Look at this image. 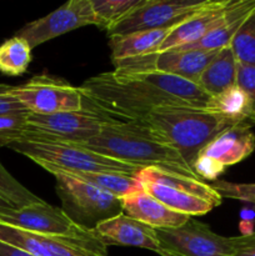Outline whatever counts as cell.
Returning a JSON list of instances; mask_svg holds the SVG:
<instances>
[{
    "label": "cell",
    "instance_id": "6da1fadb",
    "mask_svg": "<svg viewBox=\"0 0 255 256\" xmlns=\"http://www.w3.org/2000/svg\"><path fill=\"white\" fill-rule=\"evenodd\" d=\"M89 106L118 122H142L164 106L205 108L212 96L199 85L158 72L115 69L79 86Z\"/></svg>",
    "mask_w": 255,
    "mask_h": 256
},
{
    "label": "cell",
    "instance_id": "7a4b0ae2",
    "mask_svg": "<svg viewBox=\"0 0 255 256\" xmlns=\"http://www.w3.org/2000/svg\"><path fill=\"white\" fill-rule=\"evenodd\" d=\"M78 145L139 168L155 166L200 179L179 152L155 139L139 122L115 120L99 135Z\"/></svg>",
    "mask_w": 255,
    "mask_h": 256
},
{
    "label": "cell",
    "instance_id": "3957f363",
    "mask_svg": "<svg viewBox=\"0 0 255 256\" xmlns=\"http://www.w3.org/2000/svg\"><path fill=\"white\" fill-rule=\"evenodd\" d=\"M142 125L162 144L168 145L192 164L214 138L234 125L205 108L164 106L150 112Z\"/></svg>",
    "mask_w": 255,
    "mask_h": 256
},
{
    "label": "cell",
    "instance_id": "277c9868",
    "mask_svg": "<svg viewBox=\"0 0 255 256\" xmlns=\"http://www.w3.org/2000/svg\"><path fill=\"white\" fill-rule=\"evenodd\" d=\"M134 176L155 199L192 218L208 214L222 202V198L212 184L180 172L148 166L140 169Z\"/></svg>",
    "mask_w": 255,
    "mask_h": 256
},
{
    "label": "cell",
    "instance_id": "5b68a950",
    "mask_svg": "<svg viewBox=\"0 0 255 256\" xmlns=\"http://www.w3.org/2000/svg\"><path fill=\"white\" fill-rule=\"evenodd\" d=\"M8 148L29 158L38 165L48 164L65 172H115L134 176L142 169L72 142L22 139L10 144Z\"/></svg>",
    "mask_w": 255,
    "mask_h": 256
},
{
    "label": "cell",
    "instance_id": "8992f818",
    "mask_svg": "<svg viewBox=\"0 0 255 256\" xmlns=\"http://www.w3.org/2000/svg\"><path fill=\"white\" fill-rule=\"evenodd\" d=\"M55 178V189L62 200V210L82 228L94 230L104 220L122 214L120 199L59 170L44 165Z\"/></svg>",
    "mask_w": 255,
    "mask_h": 256
},
{
    "label": "cell",
    "instance_id": "52a82bcc",
    "mask_svg": "<svg viewBox=\"0 0 255 256\" xmlns=\"http://www.w3.org/2000/svg\"><path fill=\"white\" fill-rule=\"evenodd\" d=\"M115 122L104 112L89 106L75 112L38 115L29 112L26 132L22 139H42L52 142L82 144L100 134L102 128Z\"/></svg>",
    "mask_w": 255,
    "mask_h": 256
},
{
    "label": "cell",
    "instance_id": "ba28073f",
    "mask_svg": "<svg viewBox=\"0 0 255 256\" xmlns=\"http://www.w3.org/2000/svg\"><path fill=\"white\" fill-rule=\"evenodd\" d=\"M12 94L32 114L49 115L85 108L84 95L62 78L44 72L22 85L12 86Z\"/></svg>",
    "mask_w": 255,
    "mask_h": 256
},
{
    "label": "cell",
    "instance_id": "9c48e42d",
    "mask_svg": "<svg viewBox=\"0 0 255 256\" xmlns=\"http://www.w3.org/2000/svg\"><path fill=\"white\" fill-rule=\"evenodd\" d=\"M160 256H232V238L218 235L209 225L190 218L174 229H156Z\"/></svg>",
    "mask_w": 255,
    "mask_h": 256
},
{
    "label": "cell",
    "instance_id": "30bf717a",
    "mask_svg": "<svg viewBox=\"0 0 255 256\" xmlns=\"http://www.w3.org/2000/svg\"><path fill=\"white\" fill-rule=\"evenodd\" d=\"M0 222L38 234L80 240H99L94 230H88L75 224L62 209L45 202L4 210L0 212Z\"/></svg>",
    "mask_w": 255,
    "mask_h": 256
},
{
    "label": "cell",
    "instance_id": "8fae6325",
    "mask_svg": "<svg viewBox=\"0 0 255 256\" xmlns=\"http://www.w3.org/2000/svg\"><path fill=\"white\" fill-rule=\"evenodd\" d=\"M208 2L209 0H142L132 12L108 32V35H126L174 26L202 9Z\"/></svg>",
    "mask_w": 255,
    "mask_h": 256
},
{
    "label": "cell",
    "instance_id": "7c38bea8",
    "mask_svg": "<svg viewBox=\"0 0 255 256\" xmlns=\"http://www.w3.org/2000/svg\"><path fill=\"white\" fill-rule=\"evenodd\" d=\"M0 242L34 256H108L100 240H80L26 232L0 222Z\"/></svg>",
    "mask_w": 255,
    "mask_h": 256
},
{
    "label": "cell",
    "instance_id": "4fadbf2b",
    "mask_svg": "<svg viewBox=\"0 0 255 256\" xmlns=\"http://www.w3.org/2000/svg\"><path fill=\"white\" fill-rule=\"evenodd\" d=\"M88 25H98L92 0H70L46 16L28 22L15 35L26 40L34 49L42 42Z\"/></svg>",
    "mask_w": 255,
    "mask_h": 256
},
{
    "label": "cell",
    "instance_id": "5bb4252c",
    "mask_svg": "<svg viewBox=\"0 0 255 256\" xmlns=\"http://www.w3.org/2000/svg\"><path fill=\"white\" fill-rule=\"evenodd\" d=\"M218 52L174 49L125 60L118 62L114 66L115 69L128 72H158L174 75L198 85L200 75Z\"/></svg>",
    "mask_w": 255,
    "mask_h": 256
},
{
    "label": "cell",
    "instance_id": "9a60e30c",
    "mask_svg": "<svg viewBox=\"0 0 255 256\" xmlns=\"http://www.w3.org/2000/svg\"><path fill=\"white\" fill-rule=\"evenodd\" d=\"M105 246H134L159 254L156 229L142 224L124 212L104 220L94 229Z\"/></svg>",
    "mask_w": 255,
    "mask_h": 256
},
{
    "label": "cell",
    "instance_id": "2e32d148",
    "mask_svg": "<svg viewBox=\"0 0 255 256\" xmlns=\"http://www.w3.org/2000/svg\"><path fill=\"white\" fill-rule=\"evenodd\" d=\"M232 0H209L206 5L175 25L156 52L189 46L205 36L222 16Z\"/></svg>",
    "mask_w": 255,
    "mask_h": 256
},
{
    "label": "cell",
    "instance_id": "e0dca14e",
    "mask_svg": "<svg viewBox=\"0 0 255 256\" xmlns=\"http://www.w3.org/2000/svg\"><path fill=\"white\" fill-rule=\"evenodd\" d=\"M122 212L152 229H174L184 225L192 216L172 210L154 196L139 189L120 199Z\"/></svg>",
    "mask_w": 255,
    "mask_h": 256
},
{
    "label": "cell",
    "instance_id": "ac0fdd59",
    "mask_svg": "<svg viewBox=\"0 0 255 256\" xmlns=\"http://www.w3.org/2000/svg\"><path fill=\"white\" fill-rule=\"evenodd\" d=\"M255 150V135L250 124H238L212 140L200 155L215 159L225 168L246 159Z\"/></svg>",
    "mask_w": 255,
    "mask_h": 256
},
{
    "label": "cell",
    "instance_id": "d6986e66",
    "mask_svg": "<svg viewBox=\"0 0 255 256\" xmlns=\"http://www.w3.org/2000/svg\"><path fill=\"white\" fill-rule=\"evenodd\" d=\"M254 10L255 0H232L218 24L202 39L189 46L179 48V49L218 52L230 46L232 38Z\"/></svg>",
    "mask_w": 255,
    "mask_h": 256
},
{
    "label": "cell",
    "instance_id": "ffe728a7",
    "mask_svg": "<svg viewBox=\"0 0 255 256\" xmlns=\"http://www.w3.org/2000/svg\"><path fill=\"white\" fill-rule=\"evenodd\" d=\"M174 26L109 36L112 65L156 52Z\"/></svg>",
    "mask_w": 255,
    "mask_h": 256
},
{
    "label": "cell",
    "instance_id": "44dd1931",
    "mask_svg": "<svg viewBox=\"0 0 255 256\" xmlns=\"http://www.w3.org/2000/svg\"><path fill=\"white\" fill-rule=\"evenodd\" d=\"M238 60L232 48L220 49L206 65L198 80V85L208 95L214 96L228 88L236 85Z\"/></svg>",
    "mask_w": 255,
    "mask_h": 256
},
{
    "label": "cell",
    "instance_id": "7402d4cb",
    "mask_svg": "<svg viewBox=\"0 0 255 256\" xmlns=\"http://www.w3.org/2000/svg\"><path fill=\"white\" fill-rule=\"evenodd\" d=\"M205 109L222 116L232 125L250 124L249 98L238 85L228 88L224 92L210 98Z\"/></svg>",
    "mask_w": 255,
    "mask_h": 256
},
{
    "label": "cell",
    "instance_id": "603a6c76",
    "mask_svg": "<svg viewBox=\"0 0 255 256\" xmlns=\"http://www.w3.org/2000/svg\"><path fill=\"white\" fill-rule=\"evenodd\" d=\"M46 166L54 168L52 165L48 164H39V166ZM56 169V168H54ZM59 170V172H64V174L70 175L72 178H78V179L82 180V182H88V184L92 185V186L98 188V189L102 190V192H108V194L112 195V196L118 198V199H122V198L128 196V195L132 194V192H138L142 189V184L139 180L132 175H125V174H115V172H65V170Z\"/></svg>",
    "mask_w": 255,
    "mask_h": 256
},
{
    "label": "cell",
    "instance_id": "cb8c5ba5",
    "mask_svg": "<svg viewBox=\"0 0 255 256\" xmlns=\"http://www.w3.org/2000/svg\"><path fill=\"white\" fill-rule=\"evenodd\" d=\"M29 42L20 36H12L0 44V72L6 76H20L28 72L32 62Z\"/></svg>",
    "mask_w": 255,
    "mask_h": 256
},
{
    "label": "cell",
    "instance_id": "d4e9b609",
    "mask_svg": "<svg viewBox=\"0 0 255 256\" xmlns=\"http://www.w3.org/2000/svg\"><path fill=\"white\" fill-rule=\"evenodd\" d=\"M142 0H92V9L100 29L109 32L120 20L132 12Z\"/></svg>",
    "mask_w": 255,
    "mask_h": 256
},
{
    "label": "cell",
    "instance_id": "484cf974",
    "mask_svg": "<svg viewBox=\"0 0 255 256\" xmlns=\"http://www.w3.org/2000/svg\"><path fill=\"white\" fill-rule=\"evenodd\" d=\"M230 48L238 62L255 68V10L238 30Z\"/></svg>",
    "mask_w": 255,
    "mask_h": 256
},
{
    "label": "cell",
    "instance_id": "4316f807",
    "mask_svg": "<svg viewBox=\"0 0 255 256\" xmlns=\"http://www.w3.org/2000/svg\"><path fill=\"white\" fill-rule=\"evenodd\" d=\"M0 198L6 200L14 208H22L26 205L42 202L40 198L32 194L22 184H20L0 162Z\"/></svg>",
    "mask_w": 255,
    "mask_h": 256
},
{
    "label": "cell",
    "instance_id": "83f0119b",
    "mask_svg": "<svg viewBox=\"0 0 255 256\" xmlns=\"http://www.w3.org/2000/svg\"><path fill=\"white\" fill-rule=\"evenodd\" d=\"M28 115L29 112L0 115V148L9 146L24 138Z\"/></svg>",
    "mask_w": 255,
    "mask_h": 256
},
{
    "label": "cell",
    "instance_id": "f1b7e54d",
    "mask_svg": "<svg viewBox=\"0 0 255 256\" xmlns=\"http://www.w3.org/2000/svg\"><path fill=\"white\" fill-rule=\"evenodd\" d=\"M212 189L224 199L239 200L255 205V182H232L216 180L212 184Z\"/></svg>",
    "mask_w": 255,
    "mask_h": 256
},
{
    "label": "cell",
    "instance_id": "f546056e",
    "mask_svg": "<svg viewBox=\"0 0 255 256\" xmlns=\"http://www.w3.org/2000/svg\"><path fill=\"white\" fill-rule=\"evenodd\" d=\"M236 85L246 92L250 102V124L255 125V68L238 62Z\"/></svg>",
    "mask_w": 255,
    "mask_h": 256
},
{
    "label": "cell",
    "instance_id": "4dcf8cb0",
    "mask_svg": "<svg viewBox=\"0 0 255 256\" xmlns=\"http://www.w3.org/2000/svg\"><path fill=\"white\" fill-rule=\"evenodd\" d=\"M225 169L226 168L224 165L205 155H199L192 164V170L200 179L210 180L212 182L219 180V176L225 172Z\"/></svg>",
    "mask_w": 255,
    "mask_h": 256
},
{
    "label": "cell",
    "instance_id": "1f68e13d",
    "mask_svg": "<svg viewBox=\"0 0 255 256\" xmlns=\"http://www.w3.org/2000/svg\"><path fill=\"white\" fill-rule=\"evenodd\" d=\"M28 112L24 105L12 94V86L0 84V115L14 114V112Z\"/></svg>",
    "mask_w": 255,
    "mask_h": 256
},
{
    "label": "cell",
    "instance_id": "d6a6232c",
    "mask_svg": "<svg viewBox=\"0 0 255 256\" xmlns=\"http://www.w3.org/2000/svg\"><path fill=\"white\" fill-rule=\"evenodd\" d=\"M232 256H255V232L232 238Z\"/></svg>",
    "mask_w": 255,
    "mask_h": 256
},
{
    "label": "cell",
    "instance_id": "836d02e7",
    "mask_svg": "<svg viewBox=\"0 0 255 256\" xmlns=\"http://www.w3.org/2000/svg\"><path fill=\"white\" fill-rule=\"evenodd\" d=\"M0 256H34L29 252H24L22 249H18V248L12 246L9 244H5V242H0Z\"/></svg>",
    "mask_w": 255,
    "mask_h": 256
},
{
    "label": "cell",
    "instance_id": "e575fe53",
    "mask_svg": "<svg viewBox=\"0 0 255 256\" xmlns=\"http://www.w3.org/2000/svg\"><path fill=\"white\" fill-rule=\"evenodd\" d=\"M12 204H9V202H6V200H4L2 198H0V212H4V210H8V209H12Z\"/></svg>",
    "mask_w": 255,
    "mask_h": 256
}]
</instances>
